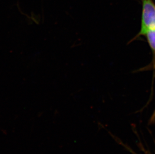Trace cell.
<instances>
[{
  "instance_id": "3957f363",
  "label": "cell",
  "mask_w": 155,
  "mask_h": 154,
  "mask_svg": "<svg viewBox=\"0 0 155 154\" xmlns=\"http://www.w3.org/2000/svg\"><path fill=\"white\" fill-rule=\"evenodd\" d=\"M150 123H155V110L154 111V112H153V113L152 116H151V118H150Z\"/></svg>"
},
{
  "instance_id": "7a4b0ae2",
  "label": "cell",
  "mask_w": 155,
  "mask_h": 154,
  "mask_svg": "<svg viewBox=\"0 0 155 154\" xmlns=\"http://www.w3.org/2000/svg\"><path fill=\"white\" fill-rule=\"evenodd\" d=\"M143 36L146 38L147 41L148 42L150 47L152 50L153 54V66L154 68H155V31L154 30H149L147 31Z\"/></svg>"
},
{
  "instance_id": "6da1fadb",
  "label": "cell",
  "mask_w": 155,
  "mask_h": 154,
  "mask_svg": "<svg viewBox=\"0 0 155 154\" xmlns=\"http://www.w3.org/2000/svg\"><path fill=\"white\" fill-rule=\"evenodd\" d=\"M142 2V15L140 29L135 39L149 30L155 31V3L154 0H140Z\"/></svg>"
}]
</instances>
